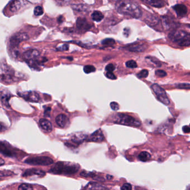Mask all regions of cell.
I'll list each match as a JSON object with an SVG mask.
<instances>
[{
    "label": "cell",
    "mask_w": 190,
    "mask_h": 190,
    "mask_svg": "<svg viewBox=\"0 0 190 190\" xmlns=\"http://www.w3.org/2000/svg\"><path fill=\"white\" fill-rule=\"evenodd\" d=\"M115 7L119 13L131 18H139L142 16L141 7L130 0H118L115 3Z\"/></svg>",
    "instance_id": "obj_1"
},
{
    "label": "cell",
    "mask_w": 190,
    "mask_h": 190,
    "mask_svg": "<svg viewBox=\"0 0 190 190\" xmlns=\"http://www.w3.org/2000/svg\"><path fill=\"white\" fill-rule=\"evenodd\" d=\"M80 166L77 164L69 162H58L54 164L49 172L55 175H72L77 172Z\"/></svg>",
    "instance_id": "obj_2"
},
{
    "label": "cell",
    "mask_w": 190,
    "mask_h": 190,
    "mask_svg": "<svg viewBox=\"0 0 190 190\" xmlns=\"http://www.w3.org/2000/svg\"><path fill=\"white\" fill-rule=\"evenodd\" d=\"M169 38L173 42L180 46H188L190 45V34L187 32L179 30L170 33Z\"/></svg>",
    "instance_id": "obj_3"
},
{
    "label": "cell",
    "mask_w": 190,
    "mask_h": 190,
    "mask_svg": "<svg viewBox=\"0 0 190 190\" xmlns=\"http://www.w3.org/2000/svg\"><path fill=\"white\" fill-rule=\"evenodd\" d=\"M114 122L130 126L139 127L141 125L139 121L132 116L124 113H118L115 116Z\"/></svg>",
    "instance_id": "obj_4"
},
{
    "label": "cell",
    "mask_w": 190,
    "mask_h": 190,
    "mask_svg": "<svg viewBox=\"0 0 190 190\" xmlns=\"http://www.w3.org/2000/svg\"><path fill=\"white\" fill-rule=\"evenodd\" d=\"M24 162L31 165L48 166L53 164L54 161L52 158L48 156H36L27 158Z\"/></svg>",
    "instance_id": "obj_5"
},
{
    "label": "cell",
    "mask_w": 190,
    "mask_h": 190,
    "mask_svg": "<svg viewBox=\"0 0 190 190\" xmlns=\"http://www.w3.org/2000/svg\"><path fill=\"white\" fill-rule=\"evenodd\" d=\"M153 92H155L159 101L165 105H168L170 102L167 97V93L158 84H153L151 86Z\"/></svg>",
    "instance_id": "obj_6"
},
{
    "label": "cell",
    "mask_w": 190,
    "mask_h": 190,
    "mask_svg": "<svg viewBox=\"0 0 190 190\" xmlns=\"http://www.w3.org/2000/svg\"><path fill=\"white\" fill-rule=\"evenodd\" d=\"M29 38V35L26 32H17L10 38V45L12 47H15L19 46L21 42L27 40Z\"/></svg>",
    "instance_id": "obj_7"
},
{
    "label": "cell",
    "mask_w": 190,
    "mask_h": 190,
    "mask_svg": "<svg viewBox=\"0 0 190 190\" xmlns=\"http://www.w3.org/2000/svg\"><path fill=\"white\" fill-rule=\"evenodd\" d=\"M28 4L26 0H13L9 6L10 11L12 13H17L25 7Z\"/></svg>",
    "instance_id": "obj_8"
},
{
    "label": "cell",
    "mask_w": 190,
    "mask_h": 190,
    "mask_svg": "<svg viewBox=\"0 0 190 190\" xmlns=\"http://www.w3.org/2000/svg\"><path fill=\"white\" fill-rule=\"evenodd\" d=\"M20 96L23 97L26 101L32 102H38L40 100L39 95L35 91H29L22 93Z\"/></svg>",
    "instance_id": "obj_9"
},
{
    "label": "cell",
    "mask_w": 190,
    "mask_h": 190,
    "mask_svg": "<svg viewBox=\"0 0 190 190\" xmlns=\"http://www.w3.org/2000/svg\"><path fill=\"white\" fill-rule=\"evenodd\" d=\"M45 175V172L42 170L36 169V168H30L26 170L22 176L23 177H30V176H36L39 177H43Z\"/></svg>",
    "instance_id": "obj_10"
},
{
    "label": "cell",
    "mask_w": 190,
    "mask_h": 190,
    "mask_svg": "<svg viewBox=\"0 0 190 190\" xmlns=\"http://www.w3.org/2000/svg\"><path fill=\"white\" fill-rule=\"evenodd\" d=\"M104 136L102 131L101 129L95 131V132L93 133L92 135H90L87 140L88 141H92L95 142H101L104 141Z\"/></svg>",
    "instance_id": "obj_11"
},
{
    "label": "cell",
    "mask_w": 190,
    "mask_h": 190,
    "mask_svg": "<svg viewBox=\"0 0 190 190\" xmlns=\"http://www.w3.org/2000/svg\"><path fill=\"white\" fill-rule=\"evenodd\" d=\"M55 121L58 126L61 128L68 126L70 124L69 118L64 114L59 115L55 118Z\"/></svg>",
    "instance_id": "obj_12"
},
{
    "label": "cell",
    "mask_w": 190,
    "mask_h": 190,
    "mask_svg": "<svg viewBox=\"0 0 190 190\" xmlns=\"http://www.w3.org/2000/svg\"><path fill=\"white\" fill-rule=\"evenodd\" d=\"M173 9L176 12L177 16L180 18H184L187 14V7L183 4L176 5L173 7Z\"/></svg>",
    "instance_id": "obj_13"
},
{
    "label": "cell",
    "mask_w": 190,
    "mask_h": 190,
    "mask_svg": "<svg viewBox=\"0 0 190 190\" xmlns=\"http://www.w3.org/2000/svg\"><path fill=\"white\" fill-rule=\"evenodd\" d=\"M76 27L81 30H88L92 25L84 18H78L76 21Z\"/></svg>",
    "instance_id": "obj_14"
},
{
    "label": "cell",
    "mask_w": 190,
    "mask_h": 190,
    "mask_svg": "<svg viewBox=\"0 0 190 190\" xmlns=\"http://www.w3.org/2000/svg\"><path fill=\"white\" fill-rule=\"evenodd\" d=\"M40 55V52L37 49H32L27 51L23 53V57L26 60H32L38 57Z\"/></svg>",
    "instance_id": "obj_15"
},
{
    "label": "cell",
    "mask_w": 190,
    "mask_h": 190,
    "mask_svg": "<svg viewBox=\"0 0 190 190\" xmlns=\"http://www.w3.org/2000/svg\"><path fill=\"white\" fill-rule=\"evenodd\" d=\"M142 2L157 8H161L165 5L163 0H141Z\"/></svg>",
    "instance_id": "obj_16"
},
{
    "label": "cell",
    "mask_w": 190,
    "mask_h": 190,
    "mask_svg": "<svg viewBox=\"0 0 190 190\" xmlns=\"http://www.w3.org/2000/svg\"><path fill=\"white\" fill-rule=\"evenodd\" d=\"M40 126L44 131L46 132H51L52 130V126L51 122L45 118H41L39 120Z\"/></svg>",
    "instance_id": "obj_17"
},
{
    "label": "cell",
    "mask_w": 190,
    "mask_h": 190,
    "mask_svg": "<svg viewBox=\"0 0 190 190\" xmlns=\"http://www.w3.org/2000/svg\"><path fill=\"white\" fill-rule=\"evenodd\" d=\"M81 176H83V177H89L92 179H94L95 180H97L99 181H104V180L103 177H101L100 176H98L95 174V173L88 172L86 171H82L81 173Z\"/></svg>",
    "instance_id": "obj_18"
},
{
    "label": "cell",
    "mask_w": 190,
    "mask_h": 190,
    "mask_svg": "<svg viewBox=\"0 0 190 190\" xmlns=\"http://www.w3.org/2000/svg\"><path fill=\"white\" fill-rule=\"evenodd\" d=\"M85 140H87V136L84 134H82V133L76 134L75 135L73 136L72 138V141L74 143H76L78 144L83 142Z\"/></svg>",
    "instance_id": "obj_19"
},
{
    "label": "cell",
    "mask_w": 190,
    "mask_h": 190,
    "mask_svg": "<svg viewBox=\"0 0 190 190\" xmlns=\"http://www.w3.org/2000/svg\"><path fill=\"white\" fill-rule=\"evenodd\" d=\"M146 46L142 44H136L128 47V50L132 52H142L146 49Z\"/></svg>",
    "instance_id": "obj_20"
},
{
    "label": "cell",
    "mask_w": 190,
    "mask_h": 190,
    "mask_svg": "<svg viewBox=\"0 0 190 190\" xmlns=\"http://www.w3.org/2000/svg\"><path fill=\"white\" fill-rule=\"evenodd\" d=\"M0 151H1V153H2L3 155H4V156H9V157H12L13 156V153H12L11 150L6 147V146L3 144L2 142H1Z\"/></svg>",
    "instance_id": "obj_21"
},
{
    "label": "cell",
    "mask_w": 190,
    "mask_h": 190,
    "mask_svg": "<svg viewBox=\"0 0 190 190\" xmlns=\"http://www.w3.org/2000/svg\"><path fill=\"white\" fill-rule=\"evenodd\" d=\"M103 14L100 11H95L93 12L92 14V18L93 21L96 22H100L103 18Z\"/></svg>",
    "instance_id": "obj_22"
},
{
    "label": "cell",
    "mask_w": 190,
    "mask_h": 190,
    "mask_svg": "<svg viewBox=\"0 0 190 190\" xmlns=\"http://www.w3.org/2000/svg\"><path fill=\"white\" fill-rule=\"evenodd\" d=\"M151 156L150 153L146 151L141 152L138 155V159L142 162H146L150 160Z\"/></svg>",
    "instance_id": "obj_23"
},
{
    "label": "cell",
    "mask_w": 190,
    "mask_h": 190,
    "mask_svg": "<svg viewBox=\"0 0 190 190\" xmlns=\"http://www.w3.org/2000/svg\"><path fill=\"white\" fill-rule=\"evenodd\" d=\"M88 190H109L107 188L104 187L97 183L90 184L89 186L88 187Z\"/></svg>",
    "instance_id": "obj_24"
},
{
    "label": "cell",
    "mask_w": 190,
    "mask_h": 190,
    "mask_svg": "<svg viewBox=\"0 0 190 190\" xmlns=\"http://www.w3.org/2000/svg\"><path fill=\"white\" fill-rule=\"evenodd\" d=\"M10 95L9 93H6L4 92V94L1 93V101L3 103V105H5L6 106H9V101L10 100Z\"/></svg>",
    "instance_id": "obj_25"
},
{
    "label": "cell",
    "mask_w": 190,
    "mask_h": 190,
    "mask_svg": "<svg viewBox=\"0 0 190 190\" xmlns=\"http://www.w3.org/2000/svg\"><path fill=\"white\" fill-rule=\"evenodd\" d=\"M18 190H33L31 184H22L18 188Z\"/></svg>",
    "instance_id": "obj_26"
},
{
    "label": "cell",
    "mask_w": 190,
    "mask_h": 190,
    "mask_svg": "<svg viewBox=\"0 0 190 190\" xmlns=\"http://www.w3.org/2000/svg\"><path fill=\"white\" fill-rule=\"evenodd\" d=\"M101 43L105 46H112L115 43V41L113 38H105L102 41Z\"/></svg>",
    "instance_id": "obj_27"
},
{
    "label": "cell",
    "mask_w": 190,
    "mask_h": 190,
    "mask_svg": "<svg viewBox=\"0 0 190 190\" xmlns=\"http://www.w3.org/2000/svg\"><path fill=\"white\" fill-rule=\"evenodd\" d=\"M72 9L75 10L77 11H85L86 10V7L85 5L82 4H79V5H75L72 6Z\"/></svg>",
    "instance_id": "obj_28"
},
{
    "label": "cell",
    "mask_w": 190,
    "mask_h": 190,
    "mask_svg": "<svg viewBox=\"0 0 190 190\" xmlns=\"http://www.w3.org/2000/svg\"><path fill=\"white\" fill-rule=\"evenodd\" d=\"M95 68L92 65H87L84 67V71L86 73H90L91 72H94Z\"/></svg>",
    "instance_id": "obj_29"
},
{
    "label": "cell",
    "mask_w": 190,
    "mask_h": 190,
    "mask_svg": "<svg viewBox=\"0 0 190 190\" xmlns=\"http://www.w3.org/2000/svg\"><path fill=\"white\" fill-rule=\"evenodd\" d=\"M34 12V14L35 16H40V15L43 14V9L40 6H37L35 8Z\"/></svg>",
    "instance_id": "obj_30"
},
{
    "label": "cell",
    "mask_w": 190,
    "mask_h": 190,
    "mask_svg": "<svg viewBox=\"0 0 190 190\" xmlns=\"http://www.w3.org/2000/svg\"><path fill=\"white\" fill-rule=\"evenodd\" d=\"M137 76L139 78H146L148 76V71L147 69H143L141 72H139Z\"/></svg>",
    "instance_id": "obj_31"
},
{
    "label": "cell",
    "mask_w": 190,
    "mask_h": 190,
    "mask_svg": "<svg viewBox=\"0 0 190 190\" xmlns=\"http://www.w3.org/2000/svg\"><path fill=\"white\" fill-rule=\"evenodd\" d=\"M126 65L127 67L130 69H134L137 67V64L134 61L130 60L126 63Z\"/></svg>",
    "instance_id": "obj_32"
},
{
    "label": "cell",
    "mask_w": 190,
    "mask_h": 190,
    "mask_svg": "<svg viewBox=\"0 0 190 190\" xmlns=\"http://www.w3.org/2000/svg\"><path fill=\"white\" fill-rule=\"evenodd\" d=\"M155 75L158 76L159 77H164L166 75L167 73L165 72L162 69H157L155 72Z\"/></svg>",
    "instance_id": "obj_33"
},
{
    "label": "cell",
    "mask_w": 190,
    "mask_h": 190,
    "mask_svg": "<svg viewBox=\"0 0 190 190\" xmlns=\"http://www.w3.org/2000/svg\"><path fill=\"white\" fill-rule=\"evenodd\" d=\"M176 87L182 89H190V84H179L176 85Z\"/></svg>",
    "instance_id": "obj_34"
},
{
    "label": "cell",
    "mask_w": 190,
    "mask_h": 190,
    "mask_svg": "<svg viewBox=\"0 0 190 190\" xmlns=\"http://www.w3.org/2000/svg\"><path fill=\"white\" fill-rule=\"evenodd\" d=\"M115 69V66L112 63H109L105 67V70L107 72H112Z\"/></svg>",
    "instance_id": "obj_35"
},
{
    "label": "cell",
    "mask_w": 190,
    "mask_h": 190,
    "mask_svg": "<svg viewBox=\"0 0 190 190\" xmlns=\"http://www.w3.org/2000/svg\"><path fill=\"white\" fill-rule=\"evenodd\" d=\"M132 190V185L130 184H128V183H126L122 185V186L121 187V190Z\"/></svg>",
    "instance_id": "obj_36"
},
{
    "label": "cell",
    "mask_w": 190,
    "mask_h": 190,
    "mask_svg": "<svg viewBox=\"0 0 190 190\" xmlns=\"http://www.w3.org/2000/svg\"><path fill=\"white\" fill-rule=\"evenodd\" d=\"M110 106L111 109H112L113 110H114V111H117V110L119 109V105H118V103H117V102H111V103H110Z\"/></svg>",
    "instance_id": "obj_37"
},
{
    "label": "cell",
    "mask_w": 190,
    "mask_h": 190,
    "mask_svg": "<svg viewBox=\"0 0 190 190\" xmlns=\"http://www.w3.org/2000/svg\"><path fill=\"white\" fill-rule=\"evenodd\" d=\"M105 76L107 78H109L110 80H115L117 78L116 76L112 72H107L105 73Z\"/></svg>",
    "instance_id": "obj_38"
},
{
    "label": "cell",
    "mask_w": 190,
    "mask_h": 190,
    "mask_svg": "<svg viewBox=\"0 0 190 190\" xmlns=\"http://www.w3.org/2000/svg\"><path fill=\"white\" fill-rule=\"evenodd\" d=\"M69 49V45L67 44H64L63 45L58 47V49L59 51H66Z\"/></svg>",
    "instance_id": "obj_39"
},
{
    "label": "cell",
    "mask_w": 190,
    "mask_h": 190,
    "mask_svg": "<svg viewBox=\"0 0 190 190\" xmlns=\"http://www.w3.org/2000/svg\"><path fill=\"white\" fill-rule=\"evenodd\" d=\"M148 58H150V60L152 62L155 64L157 66H161V63H160V62L159 61L157 60H154V58L151 57H148Z\"/></svg>",
    "instance_id": "obj_40"
},
{
    "label": "cell",
    "mask_w": 190,
    "mask_h": 190,
    "mask_svg": "<svg viewBox=\"0 0 190 190\" xmlns=\"http://www.w3.org/2000/svg\"><path fill=\"white\" fill-rule=\"evenodd\" d=\"M182 130L184 131V133H190V127L188 126H184L182 128Z\"/></svg>",
    "instance_id": "obj_41"
},
{
    "label": "cell",
    "mask_w": 190,
    "mask_h": 190,
    "mask_svg": "<svg viewBox=\"0 0 190 190\" xmlns=\"http://www.w3.org/2000/svg\"><path fill=\"white\" fill-rule=\"evenodd\" d=\"M130 34V29L129 28H126L124 30V35L126 37H128Z\"/></svg>",
    "instance_id": "obj_42"
},
{
    "label": "cell",
    "mask_w": 190,
    "mask_h": 190,
    "mask_svg": "<svg viewBox=\"0 0 190 190\" xmlns=\"http://www.w3.org/2000/svg\"><path fill=\"white\" fill-rule=\"evenodd\" d=\"M0 161H1L0 162V164H1V166H2V165H3V164H5V161H3V160H2V158L0 160Z\"/></svg>",
    "instance_id": "obj_43"
},
{
    "label": "cell",
    "mask_w": 190,
    "mask_h": 190,
    "mask_svg": "<svg viewBox=\"0 0 190 190\" xmlns=\"http://www.w3.org/2000/svg\"><path fill=\"white\" fill-rule=\"evenodd\" d=\"M107 179H108V180H110V179H112V176H109V175H107Z\"/></svg>",
    "instance_id": "obj_44"
},
{
    "label": "cell",
    "mask_w": 190,
    "mask_h": 190,
    "mask_svg": "<svg viewBox=\"0 0 190 190\" xmlns=\"http://www.w3.org/2000/svg\"><path fill=\"white\" fill-rule=\"evenodd\" d=\"M61 1H64V0H61Z\"/></svg>",
    "instance_id": "obj_45"
}]
</instances>
